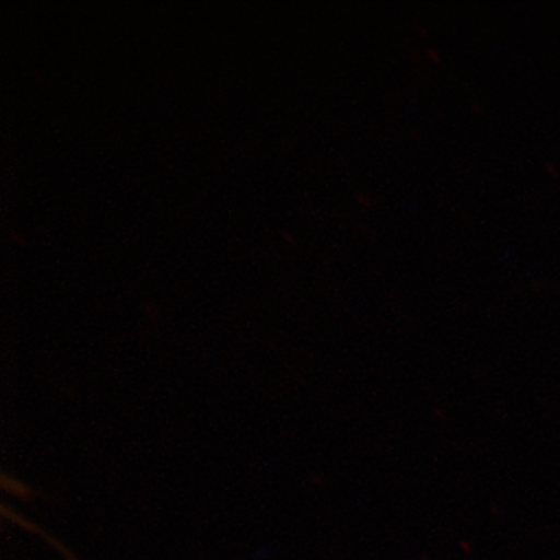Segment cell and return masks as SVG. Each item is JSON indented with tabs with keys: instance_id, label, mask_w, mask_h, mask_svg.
I'll list each match as a JSON object with an SVG mask.
<instances>
[{
	"instance_id": "obj_1",
	"label": "cell",
	"mask_w": 560,
	"mask_h": 560,
	"mask_svg": "<svg viewBox=\"0 0 560 560\" xmlns=\"http://www.w3.org/2000/svg\"><path fill=\"white\" fill-rule=\"evenodd\" d=\"M3 515L5 517L11 518L16 525L22 526V528L31 530V533L39 534V537H43L44 540L47 541V544H50L51 547L55 548V550L60 551L62 556H65L66 560H80L77 558V556H73L72 552L69 550H66L65 545H61L60 541H57L55 539H51L49 534L44 533L43 529L39 528V526H36L35 523L25 521V518H22L21 515H18L16 512H13L9 510L7 506H2Z\"/></svg>"
},
{
	"instance_id": "obj_2",
	"label": "cell",
	"mask_w": 560,
	"mask_h": 560,
	"mask_svg": "<svg viewBox=\"0 0 560 560\" xmlns=\"http://www.w3.org/2000/svg\"><path fill=\"white\" fill-rule=\"evenodd\" d=\"M2 488L11 493V495L18 497V499L24 501H32L38 495L31 486L24 485V482L16 480V478L9 477L5 471L2 474Z\"/></svg>"
}]
</instances>
